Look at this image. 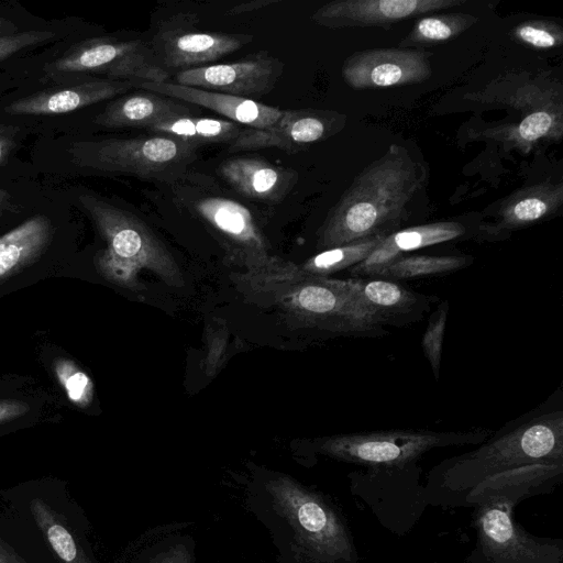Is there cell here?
I'll use <instances>...</instances> for the list:
<instances>
[{
	"instance_id": "obj_19",
	"label": "cell",
	"mask_w": 563,
	"mask_h": 563,
	"mask_svg": "<svg viewBox=\"0 0 563 563\" xmlns=\"http://www.w3.org/2000/svg\"><path fill=\"white\" fill-rule=\"evenodd\" d=\"M132 88L135 84L131 81L92 77L16 99L4 111L9 114H64L124 95Z\"/></svg>"
},
{
	"instance_id": "obj_23",
	"label": "cell",
	"mask_w": 563,
	"mask_h": 563,
	"mask_svg": "<svg viewBox=\"0 0 563 563\" xmlns=\"http://www.w3.org/2000/svg\"><path fill=\"white\" fill-rule=\"evenodd\" d=\"M53 225L45 216H34L0 236V279L36 260L47 247Z\"/></svg>"
},
{
	"instance_id": "obj_26",
	"label": "cell",
	"mask_w": 563,
	"mask_h": 563,
	"mask_svg": "<svg viewBox=\"0 0 563 563\" xmlns=\"http://www.w3.org/2000/svg\"><path fill=\"white\" fill-rule=\"evenodd\" d=\"M477 21V16L467 13L429 15L418 19L409 33L400 41V48H419L437 45L452 40Z\"/></svg>"
},
{
	"instance_id": "obj_32",
	"label": "cell",
	"mask_w": 563,
	"mask_h": 563,
	"mask_svg": "<svg viewBox=\"0 0 563 563\" xmlns=\"http://www.w3.org/2000/svg\"><path fill=\"white\" fill-rule=\"evenodd\" d=\"M55 37L51 31H24L0 37V62L15 53Z\"/></svg>"
},
{
	"instance_id": "obj_33",
	"label": "cell",
	"mask_w": 563,
	"mask_h": 563,
	"mask_svg": "<svg viewBox=\"0 0 563 563\" xmlns=\"http://www.w3.org/2000/svg\"><path fill=\"white\" fill-rule=\"evenodd\" d=\"M18 129L0 123V167L5 165L15 148Z\"/></svg>"
},
{
	"instance_id": "obj_14",
	"label": "cell",
	"mask_w": 563,
	"mask_h": 563,
	"mask_svg": "<svg viewBox=\"0 0 563 563\" xmlns=\"http://www.w3.org/2000/svg\"><path fill=\"white\" fill-rule=\"evenodd\" d=\"M430 53L422 48H373L345 58L341 74L355 90L405 86L431 75Z\"/></svg>"
},
{
	"instance_id": "obj_4",
	"label": "cell",
	"mask_w": 563,
	"mask_h": 563,
	"mask_svg": "<svg viewBox=\"0 0 563 563\" xmlns=\"http://www.w3.org/2000/svg\"><path fill=\"white\" fill-rule=\"evenodd\" d=\"M490 434L492 430L485 428L462 431L375 430L327 437L318 440L316 448L330 457L375 471H405L433 449L479 444Z\"/></svg>"
},
{
	"instance_id": "obj_22",
	"label": "cell",
	"mask_w": 563,
	"mask_h": 563,
	"mask_svg": "<svg viewBox=\"0 0 563 563\" xmlns=\"http://www.w3.org/2000/svg\"><path fill=\"white\" fill-rule=\"evenodd\" d=\"M194 107L145 90V92H135L114 99L95 118V122L106 128H141L145 130L168 118L192 115Z\"/></svg>"
},
{
	"instance_id": "obj_17",
	"label": "cell",
	"mask_w": 563,
	"mask_h": 563,
	"mask_svg": "<svg viewBox=\"0 0 563 563\" xmlns=\"http://www.w3.org/2000/svg\"><path fill=\"white\" fill-rule=\"evenodd\" d=\"M344 283L385 328L417 323L440 301L437 295L378 277H347Z\"/></svg>"
},
{
	"instance_id": "obj_8",
	"label": "cell",
	"mask_w": 563,
	"mask_h": 563,
	"mask_svg": "<svg viewBox=\"0 0 563 563\" xmlns=\"http://www.w3.org/2000/svg\"><path fill=\"white\" fill-rule=\"evenodd\" d=\"M175 201L221 236L254 265H271L266 241L243 203L229 196L209 175L188 172L170 185Z\"/></svg>"
},
{
	"instance_id": "obj_11",
	"label": "cell",
	"mask_w": 563,
	"mask_h": 563,
	"mask_svg": "<svg viewBox=\"0 0 563 563\" xmlns=\"http://www.w3.org/2000/svg\"><path fill=\"white\" fill-rule=\"evenodd\" d=\"M285 64L267 51L231 63L209 64L177 71L174 82L187 87L253 99L271 92Z\"/></svg>"
},
{
	"instance_id": "obj_21",
	"label": "cell",
	"mask_w": 563,
	"mask_h": 563,
	"mask_svg": "<svg viewBox=\"0 0 563 563\" xmlns=\"http://www.w3.org/2000/svg\"><path fill=\"white\" fill-rule=\"evenodd\" d=\"M220 176L243 197L279 203L298 181L297 170L261 157L236 156L219 165Z\"/></svg>"
},
{
	"instance_id": "obj_18",
	"label": "cell",
	"mask_w": 563,
	"mask_h": 563,
	"mask_svg": "<svg viewBox=\"0 0 563 563\" xmlns=\"http://www.w3.org/2000/svg\"><path fill=\"white\" fill-rule=\"evenodd\" d=\"M485 552L496 563H560L561 553H545V547L522 534L510 517V505L486 503L478 516Z\"/></svg>"
},
{
	"instance_id": "obj_15",
	"label": "cell",
	"mask_w": 563,
	"mask_h": 563,
	"mask_svg": "<svg viewBox=\"0 0 563 563\" xmlns=\"http://www.w3.org/2000/svg\"><path fill=\"white\" fill-rule=\"evenodd\" d=\"M464 3L465 0H335L317 9L311 20L327 29L387 27Z\"/></svg>"
},
{
	"instance_id": "obj_3",
	"label": "cell",
	"mask_w": 563,
	"mask_h": 563,
	"mask_svg": "<svg viewBox=\"0 0 563 563\" xmlns=\"http://www.w3.org/2000/svg\"><path fill=\"white\" fill-rule=\"evenodd\" d=\"M466 97L507 110L508 115L501 122L477 132V139L498 141L522 153H529L539 144L562 140V86L555 79L530 73H508Z\"/></svg>"
},
{
	"instance_id": "obj_27",
	"label": "cell",
	"mask_w": 563,
	"mask_h": 563,
	"mask_svg": "<svg viewBox=\"0 0 563 563\" xmlns=\"http://www.w3.org/2000/svg\"><path fill=\"white\" fill-rule=\"evenodd\" d=\"M385 238L374 236L323 250L297 269L306 277H328L336 272L346 271L364 261Z\"/></svg>"
},
{
	"instance_id": "obj_16",
	"label": "cell",
	"mask_w": 563,
	"mask_h": 563,
	"mask_svg": "<svg viewBox=\"0 0 563 563\" xmlns=\"http://www.w3.org/2000/svg\"><path fill=\"white\" fill-rule=\"evenodd\" d=\"M477 222L446 220L400 229L387 235L364 261L346 269L347 277H377L388 264L412 251L474 239Z\"/></svg>"
},
{
	"instance_id": "obj_6",
	"label": "cell",
	"mask_w": 563,
	"mask_h": 563,
	"mask_svg": "<svg viewBox=\"0 0 563 563\" xmlns=\"http://www.w3.org/2000/svg\"><path fill=\"white\" fill-rule=\"evenodd\" d=\"M79 202L107 243L98 258L106 276L129 284L141 268L167 276L177 273L172 255L136 216L91 194L80 195Z\"/></svg>"
},
{
	"instance_id": "obj_12",
	"label": "cell",
	"mask_w": 563,
	"mask_h": 563,
	"mask_svg": "<svg viewBox=\"0 0 563 563\" xmlns=\"http://www.w3.org/2000/svg\"><path fill=\"white\" fill-rule=\"evenodd\" d=\"M344 125L345 115L336 111L311 108L286 110L267 129L245 128L228 146V151L235 153L275 147L297 153L336 134Z\"/></svg>"
},
{
	"instance_id": "obj_36",
	"label": "cell",
	"mask_w": 563,
	"mask_h": 563,
	"mask_svg": "<svg viewBox=\"0 0 563 563\" xmlns=\"http://www.w3.org/2000/svg\"><path fill=\"white\" fill-rule=\"evenodd\" d=\"M188 554L181 548H176L166 553L155 563H187Z\"/></svg>"
},
{
	"instance_id": "obj_5",
	"label": "cell",
	"mask_w": 563,
	"mask_h": 563,
	"mask_svg": "<svg viewBox=\"0 0 563 563\" xmlns=\"http://www.w3.org/2000/svg\"><path fill=\"white\" fill-rule=\"evenodd\" d=\"M199 146L151 134L80 141L69 152L76 165L104 173H121L172 185L198 157Z\"/></svg>"
},
{
	"instance_id": "obj_39",
	"label": "cell",
	"mask_w": 563,
	"mask_h": 563,
	"mask_svg": "<svg viewBox=\"0 0 563 563\" xmlns=\"http://www.w3.org/2000/svg\"><path fill=\"white\" fill-rule=\"evenodd\" d=\"M0 563H18L14 555L10 554L4 545L0 542Z\"/></svg>"
},
{
	"instance_id": "obj_25",
	"label": "cell",
	"mask_w": 563,
	"mask_h": 563,
	"mask_svg": "<svg viewBox=\"0 0 563 563\" xmlns=\"http://www.w3.org/2000/svg\"><path fill=\"white\" fill-rule=\"evenodd\" d=\"M474 263L472 255L408 254L388 264L378 278L401 282L453 273Z\"/></svg>"
},
{
	"instance_id": "obj_9",
	"label": "cell",
	"mask_w": 563,
	"mask_h": 563,
	"mask_svg": "<svg viewBox=\"0 0 563 563\" xmlns=\"http://www.w3.org/2000/svg\"><path fill=\"white\" fill-rule=\"evenodd\" d=\"M277 509L290 523L297 539L312 553L328 560H350L349 533L332 508L298 483L278 477L267 484Z\"/></svg>"
},
{
	"instance_id": "obj_31",
	"label": "cell",
	"mask_w": 563,
	"mask_h": 563,
	"mask_svg": "<svg viewBox=\"0 0 563 563\" xmlns=\"http://www.w3.org/2000/svg\"><path fill=\"white\" fill-rule=\"evenodd\" d=\"M54 368L70 401L80 407L90 404L93 396V384L85 372L67 358L56 360Z\"/></svg>"
},
{
	"instance_id": "obj_20",
	"label": "cell",
	"mask_w": 563,
	"mask_h": 563,
	"mask_svg": "<svg viewBox=\"0 0 563 563\" xmlns=\"http://www.w3.org/2000/svg\"><path fill=\"white\" fill-rule=\"evenodd\" d=\"M135 88L164 95L195 107H205L231 122L247 129H267L282 115L283 110L254 99L214 92L174 81L140 82Z\"/></svg>"
},
{
	"instance_id": "obj_1",
	"label": "cell",
	"mask_w": 563,
	"mask_h": 563,
	"mask_svg": "<svg viewBox=\"0 0 563 563\" xmlns=\"http://www.w3.org/2000/svg\"><path fill=\"white\" fill-rule=\"evenodd\" d=\"M563 473V391L559 387L472 451L441 462L431 478L467 503L511 504Z\"/></svg>"
},
{
	"instance_id": "obj_28",
	"label": "cell",
	"mask_w": 563,
	"mask_h": 563,
	"mask_svg": "<svg viewBox=\"0 0 563 563\" xmlns=\"http://www.w3.org/2000/svg\"><path fill=\"white\" fill-rule=\"evenodd\" d=\"M31 512L51 548L63 563H89L71 532L51 507L35 498L31 503Z\"/></svg>"
},
{
	"instance_id": "obj_34",
	"label": "cell",
	"mask_w": 563,
	"mask_h": 563,
	"mask_svg": "<svg viewBox=\"0 0 563 563\" xmlns=\"http://www.w3.org/2000/svg\"><path fill=\"white\" fill-rule=\"evenodd\" d=\"M29 410L25 402L19 400H0V423L15 419Z\"/></svg>"
},
{
	"instance_id": "obj_37",
	"label": "cell",
	"mask_w": 563,
	"mask_h": 563,
	"mask_svg": "<svg viewBox=\"0 0 563 563\" xmlns=\"http://www.w3.org/2000/svg\"><path fill=\"white\" fill-rule=\"evenodd\" d=\"M14 33H16L15 24L10 20L0 16V37Z\"/></svg>"
},
{
	"instance_id": "obj_35",
	"label": "cell",
	"mask_w": 563,
	"mask_h": 563,
	"mask_svg": "<svg viewBox=\"0 0 563 563\" xmlns=\"http://www.w3.org/2000/svg\"><path fill=\"white\" fill-rule=\"evenodd\" d=\"M278 2H279L278 0H253V1H250V2H244V3H240V4L234 5L233 8H231L228 11V13L229 14H234V15L235 14L247 13V12H252V11L264 9L266 7L276 4Z\"/></svg>"
},
{
	"instance_id": "obj_30",
	"label": "cell",
	"mask_w": 563,
	"mask_h": 563,
	"mask_svg": "<svg viewBox=\"0 0 563 563\" xmlns=\"http://www.w3.org/2000/svg\"><path fill=\"white\" fill-rule=\"evenodd\" d=\"M512 37L536 49H551L563 44V29L549 20H528L512 30Z\"/></svg>"
},
{
	"instance_id": "obj_29",
	"label": "cell",
	"mask_w": 563,
	"mask_h": 563,
	"mask_svg": "<svg viewBox=\"0 0 563 563\" xmlns=\"http://www.w3.org/2000/svg\"><path fill=\"white\" fill-rule=\"evenodd\" d=\"M450 303L440 299L428 318V323L422 335L421 347L428 360L435 380L440 377L442 360L443 338L448 322Z\"/></svg>"
},
{
	"instance_id": "obj_24",
	"label": "cell",
	"mask_w": 563,
	"mask_h": 563,
	"mask_svg": "<svg viewBox=\"0 0 563 563\" xmlns=\"http://www.w3.org/2000/svg\"><path fill=\"white\" fill-rule=\"evenodd\" d=\"M244 129L225 119L179 115L162 120L145 130L150 134L174 137L200 147L205 144L230 145Z\"/></svg>"
},
{
	"instance_id": "obj_13",
	"label": "cell",
	"mask_w": 563,
	"mask_h": 563,
	"mask_svg": "<svg viewBox=\"0 0 563 563\" xmlns=\"http://www.w3.org/2000/svg\"><path fill=\"white\" fill-rule=\"evenodd\" d=\"M562 203V183L542 181L520 188L483 212L474 240L504 241L515 231L553 218Z\"/></svg>"
},
{
	"instance_id": "obj_10",
	"label": "cell",
	"mask_w": 563,
	"mask_h": 563,
	"mask_svg": "<svg viewBox=\"0 0 563 563\" xmlns=\"http://www.w3.org/2000/svg\"><path fill=\"white\" fill-rule=\"evenodd\" d=\"M194 13H177L161 23L151 47L162 66L185 70L209 65L253 41L246 33L205 31Z\"/></svg>"
},
{
	"instance_id": "obj_7",
	"label": "cell",
	"mask_w": 563,
	"mask_h": 563,
	"mask_svg": "<svg viewBox=\"0 0 563 563\" xmlns=\"http://www.w3.org/2000/svg\"><path fill=\"white\" fill-rule=\"evenodd\" d=\"M45 81L58 86L84 79L87 75L140 82H162L170 78L151 45L142 40H119L111 36L79 42L44 67Z\"/></svg>"
},
{
	"instance_id": "obj_2",
	"label": "cell",
	"mask_w": 563,
	"mask_h": 563,
	"mask_svg": "<svg viewBox=\"0 0 563 563\" xmlns=\"http://www.w3.org/2000/svg\"><path fill=\"white\" fill-rule=\"evenodd\" d=\"M427 180V166L405 146L391 144L355 176L329 210L317 232V247L323 251L406 228L413 221Z\"/></svg>"
},
{
	"instance_id": "obj_38",
	"label": "cell",
	"mask_w": 563,
	"mask_h": 563,
	"mask_svg": "<svg viewBox=\"0 0 563 563\" xmlns=\"http://www.w3.org/2000/svg\"><path fill=\"white\" fill-rule=\"evenodd\" d=\"M11 207V195L5 189L0 188V214Z\"/></svg>"
}]
</instances>
